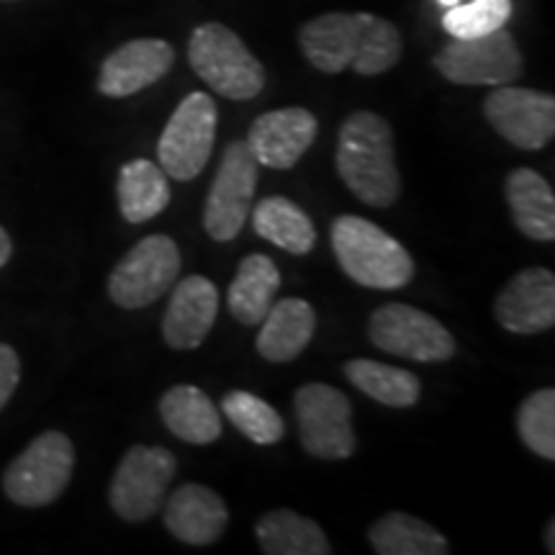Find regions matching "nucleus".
I'll return each instance as SVG.
<instances>
[{
	"label": "nucleus",
	"instance_id": "obj_1",
	"mask_svg": "<svg viewBox=\"0 0 555 555\" xmlns=\"http://www.w3.org/2000/svg\"><path fill=\"white\" fill-rule=\"evenodd\" d=\"M298 47L319 73L339 75L356 69L358 75L373 78L399 65L404 39L388 18L363 11H332L298 29Z\"/></svg>",
	"mask_w": 555,
	"mask_h": 555
},
{
	"label": "nucleus",
	"instance_id": "obj_2",
	"mask_svg": "<svg viewBox=\"0 0 555 555\" xmlns=\"http://www.w3.org/2000/svg\"><path fill=\"white\" fill-rule=\"evenodd\" d=\"M337 172L365 206L388 208L401 196L393 129L376 111H356L337 134Z\"/></svg>",
	"mask_w": 555,
	"mask_h": 555
},
{
	"label": "nucleus",
	"instance_id": "obj_3",
	"mask_svg": "<svg viewBox=\"0 0 555 555\" xmlns=\"http://www.w3.org/2000/svg\"><path fill=\"white\" fill-rule=\"evenodd\" d=\"M332 249L339 268L358 286L399 291L412 283L414 260L406 247L363 217H337L332 224Z\"/></svg>",
	"mask_w": 555,
	"mask_h": 555
},
{
	"label": "nucleus",
	"instance_id": "obj_4",
	"mask_svg": "<svg viewBox=\"0 0 555 555\" xmlns=\"http://www.w3.org/2000/svg\"><path fill=\"white\" fill-rule=\"evenodd\" d=\"M189 62L214 93L253 101L266 88V67L229 26L208 21L191 31Z\"/></svg>",
	"mask_w": 555,
	"mask_h": 555
},
{
	"label": "nucleus",
	"instance_id": "obj_5",
	"mask_svg": "<svg viewBox=\"0 0 555 555\" xmlns=\"http://www.w3.org/2000/svg\"><path fill=\"white\" fill-rule=\"evenodd\" d=\"M73 470V440L57 429H47L9 463L3 474V491L13 504L37 509L65 494Z\"/></svg>",
	"mask_w": 555,
	"mask_h": 555
},
{
	"label": "nucleus",
	"instance_id": "obj_6",
	"mask_svg": "<svg viewBox=\"0 0 555 555\" xmlns=\"http://www.w3.org/2000/svg\"><path fill=\"white\" fill-rule=\"evenodd\" d=\"M219 111L208 93H189L172 111L157 144V159L165 176L180 183L198 178L211 157Z\"/></svg>",
	"mask_w": 555,
	"mask_h": 555
},
{
	"label": "nucleus",
	"instance_id": "obj_7",
	"mask_svg": "<svg viewBox=\"0 0 555 555\" xmlns=\"http://www.w3.org/2000/svg\"><path fill=\"white\" fill-rule=\"evenodd\" d=\"M433 65L455 86H509L525 73L522 50L504 26L483 37L453 39L435 54Z\"/></svg>",
	"mask_w": 555,
	"mask_h": 555
},
{
	"label": "nucleus",
	"instance_id": "obj_8",
	"mask_svg": "<svg viewBox=\"0 0 555 555\" xmlns=\"http://www.w3.org/2000/svg\"><path fill=\"white\" fill-rule=\"evenodd\" d=\"M180 249L168 234H150L137 242L108 275V296L121 309H144L176 286Z\"/></svg>",
	"mask_w": 555,
	"mask_h": 555
},
{
	"label": "nucleus",
	"instance_id": "obj_9",
	"mask_svg": "<svg viewBox=\"0 0 555 555\" xmlns=\"http://www.w3.org/2000/svg\"><path fill=\"white\" fill-rule=\"evenodd\" d=\"M367 337L378 350L416 363H446L457 343L446 324L409 304H386L373 311Z\"/></svg>",
	"mask_w": 555,
	"mask_h": 555
},
{
	"label": "nucleus",
	"instance_id": "obj_10",
	"mask_svg": "<svg viewBox=\"0 0 555 555\" xmlns=\"http://www.w3.org/2000/svg\"><path fill=\"white\" fill-rule=\"evenodd\" d=\"M176 474L178 461L168 448H129L111 478L108 502L116 515L127 522H144L157 515Z\"/></svg>",
	"mask_w": 555,
	"mask_h": 555
},
{
	"label": "nucleus",
	"instance_id": "obj_11",
	"mask_svg": "<svg viewBox=\"0 0 555 555\" xmlns=\"http://www.w3.org/2000/svg\"><path fill=\"white\" fill-rule=\"evenodd\" d=\"M296 420L301 446L319 461H345L356 453L352 404L343 391L327 384H307L296 391Z\"/></svg>",
	"mask_w": 555,
	"mask_h": 555
},
{
	"label": "nucleus",
	"instance_id": "obj_12",
	"mask_svg": "<svg viewBox=\"0 0 555 555\" xmlns=\"http://www.w3.org/2000/svg\"><path fill=\"white\" fill-rule=\"evenodd\" d=\"M255 191H258V159L245 142L227 144L204 206L208 237L217 242H232L237 237L253 211Z\"/></svg>",
	"mask_w": 555,
	"mask_h": 555
},
{
	"label": "nucleus",
	"instance_id": "obj_13",
	"mask_svg": "<svg viewBox=\"0 0 555 555\" xmlns=\"http://www.w3.org/2000/svg\"><path fill=\"white\" fill-rule=\"evenodd\" d=\"M483 116L517 150H543L555 137V99L543 90L496 86L486 95Z\"/></svg>",
	"mask_w": 555,
	"mask_h": 555
},
{
	"label": "nucleus",
	"instance_id": "obj_14",
	"mask_svg": "<svg viewBox=\"0 0 555 555\" xmlns=\"http://www.w3.org/2000/svg\"><path fill=\"white\" fill-rule=\"evenodd\" d=\"M317 131V116L309 108H275L253 121L245 144L258 159V165L273 170H291L304 157V152L314 144Z\"/></svg>",
	"mask_w": 555,
	"mask_h": 555
},
{
	"label": "nucleus",
	"instance_id": "obj_15",
	"mask_svg": "<svg viewBox=\"0 0 555 555\" xmlns=\"http://www.w3.org/2000/svg\"><path fill=\"white\" fill-rule=\"evenodd\" d=\"M176 50L165 39H131L103 60L99 93L106 99H129L155 86L170 73Z\"/></svg>",
	"mask_w": 555,
	"mask_h": 555
},
{
	"label": "nucleus",
	"instance_id": "obj_16",
	"mask_svg": "<svg viewBox=\"0 0 555 555\" xmlns=\"http://www.w3.org/2000/svg\"><path fill=\"white\" fill-rule=\"evenodd\" d=\"M496 322L515 335H538L555 327V275L547 268H525L499 291Z\"/></svg>",
	"mask_w": 555,
	"mask_h": 555
},
{
	"label": "nucleus",
	"instance_id": "obj_17",
	"mask_svg": "<svg viewBox=\"0 0 555 555\" xmlns=\"http://www.w3.org/2000/svg\"><path fill=\"white\" fill-rule=\"evenodd\" d=\"M219 314V291L204 275H189L172 291L163 317V337L172 350H196Z\"/></svg>",
	"mask_w": 555,
	"mask_h": 555
},
{
	"label": "nucleus",
	"instance_id": "obj_18",
	"mask_svg": "<svg viewBox=\"0 0 555 555\" xmlns=\"http://www.w3.org/2000/svg\"><path fill=\"white\" fill-rule=\"evenodd\" d=\"M229 525L227 502L204 483H185L165 504V527L185 545H211Z\"/></svg>",
	"mask_w": 555,
	"mask_h": 555
},
{
	"label": "nucleus",
	"instance_id": "obj_19",
	"mask_svg": "<svg viewBox=\"0 0 555 555\" xmlns=\"http://www.w3.org/2000/svg\"><path fill=\"white\" fill-rule=\"evenodd\" d=\"M317 332V314L304 298H283L270 307L258 335L260 358L268 363H291L307 350Z\"/></svg>",
	"mask_w": 555,
	"mask_h": 555
},
{
	"label": "nucleus",
	"instance_id": "obj_20",
	"mask_svg": "<svg viewBox=\"0 0 555 555\" xmlns=\"http://www.w3.org/2000/svg\"><path fill=\"white\" fill-rule=\"evenodd\" d=\"M512 219L525 237L535 242L555 240V193L553 185L532 168H517L504 183Z\"/></svg>",
	"mask_w": 555,
	"mask_h": 555
},
{
	"label": "nucleus",
	"instance_id": "obj_21",
	"mask_svg": "<svg viewBox=\"0 0 555 555\" xmlns=\"http://www.w3.org/2000/svg\"><path fill=\"white\" fill-rule=\"evenodd\" d=\"M159 416L178 440L189 446H211L221 437L217 404L191 384L172 386L159 399Z\"/></svg>",
	"mask_w": 555,
	"mask_h": 555
},
{
	"label": "nucleus",
	"instance_id": "obj_22",
	"mask_svg": "<svg viewBox=\"0 0 555 555\" xmlns=\"http://www.w3.org/2000/svg\"><path fill=\"white\" fill-rule=\"evenodd\" d=\"M281 288V270L268 255H247L240 262L237 273L227 291V304L237 322L260 324L273 307V298Z\"/></svg>",
	"mask_w": 555,
	"mask_h": 555
},
{
	"label": "nucleus",
	"instance_id": "obj_23",
	"mask_svg": "<svg viewBox=\"0 0 555 555\" xmlns=\"http://www.w3.org/2000/svg\"><path fill=\"white\" fill-rule=\"evenodd\" d=\"M119 208L129 224L155 219L170 204V183L165 170L152 159H131L119 170Z\"/></svg>",
	"mask_w": 555,
	"mask_h": 555
},
{
	"label": "nucleus",
	"instance_id": "obj_24",
	"mask_svg": "<svg viewBox=\"0 0 555 555\" xmlns=\"http://www.w3.org/2000/svg\"><path fill=\"white\" fill-rule=\"evenodd\" d=\"M260 551L266 555H330L332 545L314 519L291 509H273L255 525Z\"/></svg>",
	"mask_w": 555,
	"mask_h": 555
},
{
	"label": "nucleus",
	"instance_id": "obj_25",
	"mask_svg": "<svg viewBox=\"0 0 555 555\" xmlns=\"http://www.w3.org/2000/svg\"><path fill=\"white\" fill-rule=\"evenodd\" d=\"M249 214H253V227L258 237L281 247L283 253L309 255L314 249L317 229L294 201L283 196L262 198Z\"/></svg>",
	"mask_w": 555,
	"mask_h": 555
},
{
	"label": "nucleus",
	"instance_id": "obj_26",
	"mask_svg": "<svg viewBox=\"0 0 555 555\" xmlns=\"http://www.w3.org/2000/svg\"><path fill=\"white\" fill-rule=\"evenodd\" d=\"M367 540L378 555H446L448 540L425 519L406 512H388L367 527Z\"/></svg>",
	"mask_w": 555,
	"mask_h": 555
},
{
	"label": "nucleus",
	"instance_id": "obj_27",
	"mask_svg": "<svg viewBox=\"0 0 555 555\" xmlns=\"http://www.w3.org/2000/svg\"><path fill=\"white\" fill-rule=\"evenodd\" d=\"M345 376L358 386L365 397L384 406L409 409L422 397V384L412 371L393 367L371 358H356L345 363Z\"/></svg>",
	"mask_w": 555,
	"mask_h": 555
},
{
	"label": "nucleus",
	"instance_id": "obj_28",
	"mask_svg": "<svg viewBox=\"0 0 555 555\" xmlns=\"http://www.w3.org/2000/svg\"><path fill=\"white\" fill-rule=\"evenodd\" d=\"M221 412L255 446H275L286 435L283 416L249 391H229L221 399Z\"/></svg>",
	"mask_w": 555,
	"mask_h": 555
},
{
	"label": "nucleus",
	"instance_id": "obj_29",
	"mask_svg": "<svg viewBox=\"0 0 555 555\" xmlns=\"http://www.w3.org/2000/svg\"><path fill=\"white\" fill-rule=\"evenodd\" d=\"M517 433L532 453L555 461V391L540 388L517 409Z\"/></svg>",
	"mask_w": 555,
	"mask_h": 555
},
{
	"label": "nucleus",
	"instance_id": "obj_30",
	"mask_svg": "<svg viewBox=\"0 0 555 555\" xmlns=\"http://www.w3.org/2000/svg\"><path fill=\"white\" fill-rule=\"evenodd\" d=\"M512 16V0H470L450 5L442 16V29L453 39H474L506 26Z\"/></svg>",
	"mask_w": 555,
	"mask_h": 555
},
{
	"label": "nucleus",
	"instance_id": "obj_31",
	"mask_svg": "<svg viewBox=\"0 0 555 555\" xmlns=\"http://www.w3.org/2000/svg\"><path fill=\"white\" fill-rule=\"evenodd\" d=\"M21 380V360L11 345L0 343V409L9 404Z\"/></svg>",
	"mask_w": 555,
	"mask_h": 555
},
{
	"label": "nucleus",
	"instance_id": "obj_32",
	"mask_svg": "<svg viewBox=\"0 0 555 555\" xmlns=\"http://www.w3.org/2000/svg\"><path fill=\"white\" fill-rule=\"evenodd\" d=\"M11 255H13V242L9 237V232H5V229L0 227V268H3L5 262L11 260Z\"/></svg>",
	"mask_w": 555,
	"mask_h": 555
},
{
	"label": "nucleus",
	"instance_id": "obj_33",
	"mask_svg": "<svg viewBox=\"0 0 555 555\" xmlns=\"http://www.w3.org/2000/svg\"><path fill=\"white\" fill-rule=\"evenodd\" d=\"M545 545H547V553H555V522L553 519L545 527Z\"/></svg>",
	"mask_w": 555,
	"mask_h": 555
},
{
	"label": "nucleus",
	"instance_id": "obj_34",
	"mask_svg": "<svg viewBox=\"0 0 555 555\" xmlns=\"http://www.w3.org/2000/svg\"><path fill=\"white\" fill-rule=\"evenodd\" d=\"M440 3H442V5H448V9H450V5H455V3H461V0H440Z\"/></svg>",
	"mask_w": 555,
	"mask_h": 555
}]
</instances>
